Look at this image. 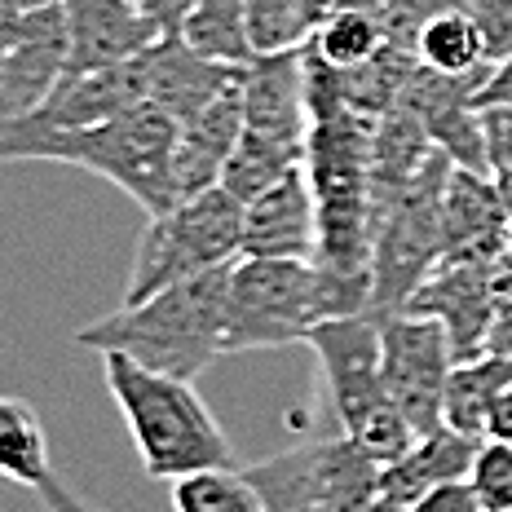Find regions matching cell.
Masks as SVG:
<instances>
[{
  "mask_svg": "<svg viewBox=\"0 0 512 512\" xmlns=\"http://www.w3.org/2000/svg\"><path fill=\"white\" fill-rule=\"evenodd\" d=\"M173 146L177 120L159 111L155 102H137L111 120L71 128V133L0 124V159H53V164L84 168V173L120 186L146 217H164L177 208Z\"/></svg>",
  "mask_w": 512,
  "mask_h": 512,
  "instance_id": "cell-1",
  "label": "cell"
},
{
  "mask_svg": "<svg viewBox=\"0 0 512 512\" xmlns=\"http://www.w3.org/2000/svg\"><path fill=\"white\" fill-rule=\"evenodd\" d=\"M226 301L230 265L164 287L151 301L120 305L115 314L80 327L76 345L93 354H124L159 376L199 380L212 362L226 358Z\"/></svg>",
  "mask_w": 512,
  "mask_h": 512,
  "instance_id": "cell-2",
  "label": "cell"
},
{
  "mask_svg": "<svg viewBox=\"0 0 512 512\" xmlns=\"http://www.w3.org/2000/svg\"><path fill=\"white\" fill-rule=\"evenodd\" d=\"M371 309V279H345L318 261L239 256L230 265L226 354L309 340L318 323Z\"/></svg>",
  "mask_w": 512,
  "mask_h": 512,
  "instance_id": "cell-3",
  "label": "cell"
},
{
  "mask_svg": "<svg viewBox=\"0 0 512 512\" xmlns=\"http://www.w3.org/2000/svg\"><path fill=\"white\" fill-rule=\"evenodd\" d=\"M102 380L151 477L177 482L204 468H234L230 437L199 398L195 380L159 376L124 354H102Z\"/></svg>",
  "mask_w": 512,
  "mask_h": 512,
  "instance_id": "cell-4",
  "label": "cell"
},
{
  "mask_svg": "<svg viewBox=\"0 0 512 512\" xmlns=\"http://www.w3.org/2000/svg\"><path fill=\"white\" fill-rule=\"evenodd\" d=\"M323 367L327 398L362 451L380 468L398 464L420 442L415 424L398 411L384 389V349H380V314H345L318 323L305 340Z\"/></svg>",
  "mask_w": 512,
  "mask_h": 512,
  "instance_id": "cell-5",
  "label": "cell"
},
{
  "mask_svg": "<svg viewBox=\"0 0 512 512\" xmlns=\"http://www.w3.org/2000/svg\"><path fill=\"white\" fill-rule=\"evenodd\" d=\"M243 256V204L226 186L186 199L164 217H151L137 239L133 274L124 287V305L151 301L164 287L199 279L208 270H226Z\"/></svg>",
  "mask_w": 512,
  "mask_h": 512,
  "instance_id": "cell-6",
  "label": "cell"
},
{
  "mask_svg": "<svg viewBox=\"0 0 512 512\" xmlns=\"http://www.w3.org/2000/svg\"><path fill=\"white\" fill-rule=\"evenodd\" d=\"M243 473L270 512H371L380 504V464L349 433L314 437Z\"/></svg>",
  "mask_w": 512,
  "mask_h": 512,
  "instance_id": "cell-7",
  "label": "cell"
},
{
  "mask_svg": "<svg viewBox=\"0 0 512 512\" xmlns=\"http://www.w3.org/2000/svg\"><path fill=\"white\" fill-rule=\"evenodd\" d=\"M380 349H384V389L398 411L415 424V433H433L442 424V393L455 371V345L446 327L429 314L398 309L380 314Z\"/></svg>",
  "mask_w": 512,
  "mask_h": 512,
  "instance_id": "cell-8",
  "label": "cell"
},
{
  "mask_svg": "<svg viewBox=\"0 0 512 512\" xmlns=\"http://www.w3.org/2000/svg\"><path fill=\"white\" fill-rule=\"evenodd\" d=\"M71 40H67V14L62 5L27 9L14 45L0 58V124H14L23 115L40 111L53 89L67 80Z\"/></svg>",
  "mask_w": 512,
  "mask_h": 512,
  "instance_id": "cell-9",
  "label": "cell"
},
{
  "mask_svg": "<svg viewBox=\"0 0 512 512\" xmlns=\"http://www.w3.org/2000/svg\"><path fill=\"white\" fill-rule=\"evenodd\" d=\"M477 84H482V76L451 80V76L415 67L398 106H407L415 120H420L433 151H442L455 168L486 177V128H482V111L473 102Z\"/></svg>",
  "mask_w": 512,
  "mask_h": 512,
  "instance_id": "cell-10",
  "label": "cell"
},
{
  "mask_svg": "<svg viewBox=\"0 0 512 512\" xmlns=\"http://www.w3.org/2000/svg\"><path fill=\"white\" fill-rule=\"evenodd\" d=\"M495 279L499 270L482 261H446L420 283L411 296L415 314H429L446 327L455 345V362L482 358L490 345V318H495Z\"/></svg>",
  "mask_w": 512,
  "mask_h": 512,
  "instance_id": "cell-11",
  "label": "cell"
},
{
  "mask_svg": "<svg viewBox=\"0 0 512 512\" xmlns=\"http://www.w3.org/2000/svg\"><path fill=\"white\" fill-rule=\"evenodd\" d=\"M243 128L279 142L309 146V84H305V49L301 53H265L239 71Z\"/></svg>",
  "mask_w": 512,
  "mask_h": 512,
  "instance_id": "cell-12",
  "label": "cell"
},
{
  "mask_svg": "<svg viewBox=\"0 0 512 512\" xmlns=\"http://www.w3.org/2000/svg\"><path fill=\"white\" fill-rule=\"evenodd\" d=\"M62 14H67L71 40L67 76L124 67L164 40L151 18L137 9V0H62Z\"/></svg>",
  "mask_w": 512,
  "mask_h": 512,
  "instance_id": "cell-13",
  "label": "cell"
},
{
  "mask_svg": "<svg viewBox=\"0 0 512 512\" xmlns=\"http://www.w3.org/2000/svg\"><path fill=\"white\" fill-rule=\"evenodd\" d=\"M243 256L318 261V199L305 168L243 204Z\"/></svg>",
  "mask_w": 512,
  "mask_h": 512,
  "instance_id": "cell-14",
  "label": "cell"
},
{
  "mask_svg": "<svg viewBox=\"0 0 512 512\" xmlns=\"http://www.w3.org/2000/svg\"><path fill=\"white\" fill-rule=\"evenodd\" d=\"M142 67H146V102H155L177 124L195 120L217 98H226L243 71V67H226V62H212L204 53H195L181 36H168L159 45H151L142 53Z\"/></svg>",
  "mask_w": 512,
  "mask_h": 512,
  "instance_id": "cell-15",
  "label": "cell"
},
{
  "mask_svg": "<svg viewBox=\"0 0 512 512\" xmlns=\"http://www.w3.org/2000/svg\"><path fill=\"white\" fill-rule=\"evenodd\" d=\"M146 102V67L142 58L124 62V67L106 71H84V76H67L53 89V98L40 111L23 115L14 124L45 128V133H71V128H93L111 115L128 111V106Z\"/></svg>",
  "mask_w": 512,
  "mask_h": 512,
  "instance_id": "cell-16",
  "label": "cell"
},
{
  "mask_svg": "<svg viewBox=\"0 0 512 512\" xmlns=\"http://www.w3.org/2000/svg\"><path fill=\"white\" fill-rule=\"evenodd\" d=\"M512 217L499 199L495 181L468 168H451L442 199V243L446 261H482L495 265V252L508 248Z\"/></svg>",
  "mask_w": 512,
  "mask_h": 512,
  "instance_id": "cell-17",
  "label": "cell"
},
{
  "mask_svg": "<svg viewBox=\"0 0 512 512\" xmlns=\"http://www.w3.org/2000/svg\"><path fill=\"white\" fill-rule=\"evenodd\" d=\"M243 137V102H239V84L217 98L208 111H199L195 120L177 124V146H173V186H177V204L204 195V190L221 186L234 151Z\"/></svg>",
  "mask_w": 512,
  "mask_h": 512,
  "instance_id": "cell-18",
  "label": "cell"
},
{
  "mask_svg": "<svg viewBox=\"0 0 512 512\" xmlns=\"http://www.w3.org/2000/svg\"><path fill=\"white\" fill-rule=\"evenodd\" d=\"M477 451H482V437H468V433H455V429H446V424H437L398 464L380 468V504L411 512L433 486L460 482V477L473 473Z\"/></svg>",
  "mask_w": 512,
  "mask_h": 512,
  "instance_id": "cell-19",
  "label": "cell"
},
{
  "mask_svg": "<svg viewBox=\"0 0 512 512\" xmlns=\"http://www.w3.org/2000/svg\"><path fill=\"white\" fill-rule=\"evenodd\" d=\"M415 62L424 71L451 80H473L490 71V40L486 27L477 23L473 5H446L424 14L420 31H415Z\"/></svg>",
  "mask_w": 512,
  "mask_h": 512,
  "instance_id": "cell-20",
  "label": "cell"
},
{
  "mask_svg": "<svg viewBox=\"0 0 512 512\" xmlns=\"http://www.w3.org/2000/svg\"><path fill=\"white\" fill-rule=\"evenodd\" d=\"M508 384H512V354H482V358L455 362L442 393V424L486 442L490 407H495V398Z\"/></svg>",
  "mask_w": 512,
  "mask_h": 512,
  "instance_id": "cell-21",
  "label": "cell"
},
{
  "mask_svg": "<svg viewBox=\"0 0 512 512\" xmlns=\"http://www.w3.org/2000/svg\"><path fill=\"white\" fill-rule=\"evenodd\" d=\"M384 49H389V27H384L380 9L371 5H336L327 23L318 27V36L305 45V53H314L323 67L340 71V76L362 71Z\"/></svg>",
  "mask_w": 512,
  "mask_h": 512,
  "instance_id": "cell-22",
  "label": "cell"
},
{
  "mask_svg": "<svg viewBox=\"0 0 512 512\" xmlns=\"http://www.w3.org/2000/svg\"><path fill=\"white\" fill-rule=\"evenodd\" d=\"M0 477L36 495L58 477L49 464L45 424L23 398H0Z\"/></svg>",
  "mask_w": 512,
  "mask_h": 512,
  "instance_id": "cell-23",
  "label": "cell"
},
{
  "mask_svg": "<svg viewBox=\"0 0 512 512\" xmlns=\"http://www.w3.org/2000/svg\"><path fill=\"white\" fill-rule=\"evenodd\" d=\"M336 9V0H248V40L252 53H301L309 40L318 36V27L327 23V14Z\"/></svg>",
  "mask_w": 512,
  "mask_h": 512,
  "instance_id": "cell-24",
  "label": "cell"
},
{
  "mask_svg": "<svg viewBox=\"0 0 512 512\" xmlns=\"http://www.w3.org/2000/svg\"><path fill=\"white\" fill-rule=\"evenodd\" d=\"M181 40L212 62L248 67L256 58L252 40H248V0H199L195 18L186 23Z\"/></svg>",
  "mask_w": 512,
  "mask_h": 512,
  "instance_id": "cell-25",
  "label": "cell"
},
{
  "mask_svg": "<svg viewBox=\"0 0 512 512\" xmlns=\"http://www.w3.org/2000/svg\"><path fill=\"white\" fill-rule=\"evenodd\" d=\"M173 512H270L243 468H204L173 482Z\"/></svg>",
  "mask_w": 512,
  "mask_h": 512,
  "instance_id": "cell-26",
  "label": "cell"
},
{
  "mask_svg": "<svg viewBox=\"0 0 512 512\" xmlns=\"http://www.w3.org/2000/svg\"><path fill=\"white\" fill-rule=\"evenodd\" d=\"M468 482H473L486 512H512V446L508 442H482Z\"/></svg>",
  "mask_w": 512,
  "mask_h": 512,
  "instance_id": "cell-27",
  "label": "cell"
},
{
  "mask_svg": "<svg viewBox=\"0 0 512 512\" xmlns=\"http://www.w3.org/2000/svg\"><path fill=\"white\" fill-rule=\"evenodd\" d=\"M490 40V67L512 53V0H468Z\"/></svg>",
  "mask_w": 512,
  "mask_h": 512,
  "instance_id": "cell-28",
  "label": "cell"
},
{
  "mask_svg": "<svg viewBox=\"0 0 512 512\" xmlns=\"http://www.w3.org/2000/svg\"><path fill=\"white\" fill-rule=\"evenodd\" d=\"M411 512H486V504L477 499L473 482H468V477H460V482H442V486H433L429 495H424Z\"/></svg>",
  "mask_w": 512,
  "mask_h": 512,
  "instance_id": "cell-29",
  "label": "cell"
},
{
  "mask_svg": "<svg viewBox=\"0 0 512 512\" xmlns=\"http://www.w3.org/2000/svg\"><path fill=\"white\" fill-rule=\"evenodd\" d=\"M137 9H142V14L151 18V27L168 40V36H181V31H186V23L199 9V0H137Z\"/></svg>",
  "mask_w": 512,
  "mask_h": 512,
  "instance_id": "cell-30",
  "label": "cell"
},
{
  "mask_svg": "<svg viewBox=\"0 0 512 512\" xmlns=\"http://www.w3.org/2000/svg\"><path fill=\"white\" fill-rule=\"evenodd\" d=\"M473 102H477V111H490V106H504V111H512V53H508V58H499L495 67L482 76Z\"/></svg>",
  "mask_w": 512,
  "mask_h": 512,
  "instance_id": "cell-31",
  "label": "cell"
},
{
  "mask_svg": "<svg viewBox=\"0 0 512 512\" xmlns=\"http://www.w3.org/2000/svg\"><path fill=\"white\" fill-rule=\"evenodd\" d=\"M40 504H45L49 512H98L89 499L76 495V490H71L67 482H58V477H53V482L40 490Z\"/></svg>",
  "mask_w": 512,
  "mask_h": 512,
  "instance_id": "cell-32",
  "label": "cell"
},
{
  "mask_svg": "<svg viewBox=\"0 0 512 512\" xmlns=\"http://www.w3.org/2000/svg\"><path fill=\"white\" fill-rule=\"evenodd\" d=\"M486 442H508V446H512V384L495 398V407H490Z\"/></svg>",
  "mask_w": 512,
  "mask_h": 512,
  "instance_id": "cell-33",
  "label": "cell"
},
{
  "mask_svg": "<svg viewBox=\"0 0 512 512\" xmlns=\"http://www.w3.org/2000/svg\"><path fill=\"white\" fill-rule=\"evenodd\" d=\"M23 9H49V5H62V0H18Z\"/></svg>",
  "mask_w": 512,
  "mask_h": 512,
  "instance_id": "cell-34",
  "label": "cell"
}]
</instances>
